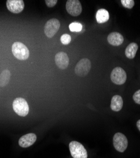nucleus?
Masks as SVG:
<instances>
[{
    "label": "nucleus",
    "instance_id": "nucleus-1",
    "mask_svg": "<svg viewBox=\"0 0 140 158\" xmlns=\"http://www.w3.org/2000/svg\"><path fill=\"white\" fill-rule=\"evenodd\" d=\"M11 51L13 55L17 59L22 61L27 60L30 55L28 48L20 42H15L13 44Z\"/></svg>",
    "mask_w": 140,
    "mask_h": 158
},
{
    "label": "nucleus",
    "instance_id": "nucleus-2",
    "mask_svg": "<svg viewBox=\"0 0 140 158\" xmlns=\"http://www.w3.org/2000/svg\"><path fill=\"white\" fill-rule=\"evenodd\" d=\"M14 111L20 116H26L29 112V106L27 101L22 98H16L13 102Z\"/></svg>",
    "mask_w": 140,
    "mask_h": 158
},
{
    "label": "nucleus",
    "instance_id": "nucleus-3",
    "mask_svg": "<svg viewBox=\"0 0 140 158\" xmlns=\"http://www.w3.org/2000/svg\"><path fill=\"white\" fill-rule=\"evenodd\" d=\"M69 148L73 158H87V151L81 143L72 141L69 144Z\"/></svg>",
    "mask_w": 140,
    "mask_h": 158
},
{
    "label": "nucleus",
    "instance_id": "nucleus-4",
    "mask_svg": "<svg viewBox=\"0 0 140 158\" xmlns=\"http://www.w3.org/2000/svg\"><path fill=\"white\" fill-rule=\"evenodd\" d=\"M91 62L88 58H83L76 64L74 72L79 77H85L91 69Z\"/></svg>",
    "mask_w": 140,
    "mask_h": 158
},
{
    "label": "nucleus",
    "instance_id": "nucleus-5",
    "mask_svg": "<svg viewBox=\"0 0 140 158\" xmlns=\"http://www.w3.org/2000/svg\"><path fill=\"white\" fill-rule=\"evenodd\" d=\"M60 22L56 19H52L48 20L44 26V33L46 35L51 38L55 35L60 28Z\"/></svg>",
    "mask_w": 140,
    "mask_h": 158
},
{
    "label": "nucleus",
    "instance_id": "nucleus-6",
    "mask_svg": "<svg viewBox=\"0 0 140 158\" xmlns=\"http://www.w3.org/2000/svg\"><path fill=\"white\" fill-rule=\"evenodd\" d=\"M113 145L114 148L118 151L123 152L128 148V139L123 134L116 133L114 135Z\"/></svg>",
    "mask_w": 140,
    "mask_h": 158
},
{
    "label": "nucleus",
    "instance_id": "nucleus-7",
    "mask_svg": "<svg viewBox=\"0 0 140 158\" xmlns=\"http://www.w3.org/2000/svg\"><path fill=\"white\" fill-rule=\"evenodd\" d=\"M110 78L112 82L115 84L122 85L126 81V73L124 70L121 67L114 68L111 72Z\"/></svg>",
    "mask_w": 140,
    "mask_h": 158
},
{
    "label": "nucleus",
    "instance_id": "nucleus-8",
    "mask_svg": "<svg viewBox=\"0 0 140 158\" xmlns=\"http://www.w3.org/2000/svg\"><path fill=\"white\" fill-rule=\"evenodd\" d=\"M66 8L69 14L73 17H77L82 14V6L78 0H68L66 2Z\"/></svg>",
    "mask_w": 140,
    "mask_h": 158
},
{
    "label": "nucleus",
    "instance_id": "nucleus-9",
    "mask_svg": "<svg viewBox=\"0 0 140 158\" xmlns=\"http://www.w3.org/2000/svg\"><path fill=\"white\" fill-rule=\"evenodd\" d=\"M6 7L10 12L17 14L23 10L25 3L23 0H8Z\"/></svg>",
    "mask_w": 140,
    "mask_h": 158
},
{
    "label": "nucleus",
    "instance_id": "nucleus-10",
    "mask_svg": "<svg viewBox=\"0 0 140 158\" xmlns=\"http://www.w3.org/2000/svg\"><path fill=\"white\" fill-rule=\"evenodd\" d=\"M55 63L57 67L61 69H66L69 65L70 59L68 55L64 52H59L55 56Z\"/></svg>",
    "mask_w": 140,
    "mask_h": 158
},
{
    "label": "nucleus",
    "instance_id": "nucleus-11",
    "mask_svg": "<svg viewBox=\"0 0 140 158\" xmlns=\"http://www.w3.org/2000/svg\"><path fill=\"white\" fill-rule=\"evenodd\" d=\"M37 140V136L35 134L30 133L26 135H24L20 138L18 140L19 146L23 148H29Z\"/></svg>",
    "mask_w": 140,
    "mask_h": 158
},
{
    "label": "nucleus",
    "instance_id": "nucleus-12",
    "mask_svg": "<svg viewBox=\"0 0 140 158\" xmlns=\"http://www.w3.org/2000/svg\"><path fill=\"white\" fill-rule=\"evenodd\" d=\"M107 41L112 46H118L121 45L124 42V37L120 33L114 32L108 35Z\"/></svg>",
    "mask_w": 140,
    "mask_h": 158
},
{
    "label": "nucleus",
    "instance_id": "nucleus-13",
    "mask_svg": "<svg viewBox=\"0 0 140 158\" xmlns=\"http://www.w3.org/2000/svg\"><path fill=\"white\" fill-rule=\"evenodd\" d=\"M123 106V100L122 98L119 96L116 95L113 96L111 100L110 108L114 111H119Z\"/></svg>",
    "mask_w": 140,
    "mask_h": 158
},
{
    "label": "nucleus",
    "instance_id": "nucleus-14",
    "mask_svg": "<svg viewBox=\"0 0 140 158\" xmlns=\"http://www.w3.org/2000/svg\"><path fill=\"white\" fill-rule=\"evenodd\" d=\"M138 49V46L135 43H130L128 46H127L125 50V55L129 59H133L136 55V52Z\"/></svg>",
    "mask_w": 140,
    "mask_h": 158
},
{
    "label": "nucleus",
    "instance_id": "nucleus-15",
    "mask_svg": "<svg viewBox=\"0 0 140 158\" xmlns=\"http://www.w3.org/2000/svg\"><path fill=\"white\" fill-rule=\"evenodd\" d=\"M109 19V14L105 9H100L96 14V20L98 23L106 22Z\"/></svg>",
    "mask_w": 140,
    "mask_h": 158
},
{
    "label": "nucleus",
    "instance_id": "nucleus-16",
    "mask_svg": "<svg viewBox=\"0 0 140 158\" xmlns=\"http://www.w3.org/2000/svg\"><path fill=\"white\" fill-rule=\"evenodd\" d=\"M11 73L8 70H3L0 74V87H4L6 86L10 80Z\"/></svg>",
    "mask_w": 140,
    "mask_h": 158
},
{
    "label": "nucleus",
    "instance_id": "nucleus-17",
    "mask_svg": "<svg viewBox=\"0 0 140 158\" xmlns=\"http://www.w3.org/2000/svg\"><path fill=\"white\" fill-rule=\"evenodd\" d=\"M69 29L73 32H80L82 30V25L78 22H73L69 25Z\"/></svg>",
    "mask_w": 140,
    "mask_h": 158
},
{
    "label": "nucleus",
    "instance_id": "nucleus-18",
    "mask_svg": "<svg viewBox=\"0 0 140 158\" xmlns=\"http://www.w3.org/2000/svg\"><path fill=\"white\" fill-rule=\"evenodd\" d=\"M71 41V37L69 34H65L61 35V42L62 43V44L64 45H67L70 43Z\"/></svg>",
    "mask_w": 140,
    "mask_h": 158
},
{
    "label": "nucleus",
    "instance_id": "nucleus-19",
    "mask_svg": "<svg viewBox=\"0 0 140 158\" xmlns=\"http://www.w3.org/2000/svg\"><path fill=\"white\" fill-rule=\"evenodd\" d=\"M121 2L123 6L126 8L131 9L134 5V2L133 0H121Z\"/></svg>",
    "mask_w": 140,
    "mask_h": 158
},
{
    "label": "nucleus",
    "instance_id": "nucleus-20",
    "mask_svg": "<svg viewBox=\"0 0 140 158\" xmlns=\"http://www.w3.org/2000/svg\"><path fill=\"white\" fill-rule=\"evenodd\" d=\"M133 98L134 101L136 103H137L138 104H140V89L137 90L136 93L134 94Z\"/></svg>",
    "mask_w": 140,
    "mask_h": 158
},
{
    "label": "nucleus",
    "instance_id": "nucleus-21",
    "mask_svg": "<svg viewBox=\"0 0 140 158\" xmlns=\"http://www.w3.org/2000/svg\"><path fill=\"white\" fill-rule=\"evenodd\" d=\"M45 3L49 8H52L57 4L58 1L57 0H46Z\"/></svg>",
    "mask_w": 140,
    "mask_h": 158
},
{
    "label": "nucleus",
    "instance_id": "nucleus-22",
    "mask_svg": "<svg viewBox=\"0 0 140 158\" xmlns=\"http://www.w3.org/2000/svg\"><path fill=\"white\" fill-rule=\"evenodd\" d=\"M136 125H137V127H138V130L140 131V120H139L137 122Z\"/></svg>",
    "mask_w": 140,
    "mask_h": 158
}]
</instances>
